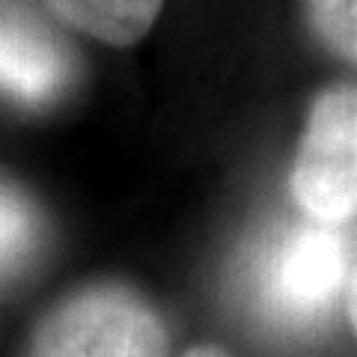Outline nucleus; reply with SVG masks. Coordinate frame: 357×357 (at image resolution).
Masks as SVG:
<instances>
[{"label": "nucleus", "instance_id": "0eeeda50", "mask_svg": "<svg viewBox=\"0 0 357 357\" xmlns=\"http://www.w3.org/2000/svg\"><path fill=\"white\" fill-rule=\"evenodd\" d=\"M321 42L357 63V0H307Z\"/></svg>", "mask_w": 357, "mask_h": 357}, {"label": "nucleus", "instance_id": "1a4fd4ad", "mask_svg": "<svg viewBox=\"0 0 357 357\" xmlns=\"http://www.w3.org/2000/svg\"><path fill=\"white\" fill-rule=\"evenodd\" d=\"M188 357H223L218 349H197V351H191Z\"/></svg>", "mask_w": 357, "mask_h": 357}, {"label": "nucleus", "instance_id": "423d86ee", "mask_svg": "<svg viewBox=\"0 0 357 357\" xmlns=\"http://www.w3.org/2000/svg\"><path fill=\"white\" fill-rule=\"evenodd\" d=\"M39 223L24 197L0 182V280L24 268L36 250Z\"/></svg>", "mask_w": 357, "mask_h": 357}, {"label": "nucleus", "instance_id": "20e7f679", "mask_svg": "<svg viewBox=\"0 0 357 357\" xmlns=\"http://www.w3.org/2000/svg\"><path fill=\"white\" fill-rule=\"evenodd\" d=\"M72 75L60 36L24 0H0V93L21 105H45Z\"/></svg>", "mask_w": 357, "mask_h": 357}, {"label": "nucleus", "instance_id": "39448f33", "mask_svg": "<svg viewBox=\"0 0 357 357\" xmlns=\"http://www.w3.org/2000/svg\"><path fill=\"white\" fill-rule=\"evenodd\" d=\"M72 27L110 45H131L152 27L161 0H48Z\"/></svg>", "mask_w": 357, "mask_h": 357}, {"label": "nucleus", "instance_id": "6e6552de", "mask_svg": "<svg viewBox=\"0 0 357 357\" xmlns=\"http://www.w3.org/2000/svg\"><path fill=\"white\" fill-rule=\"evenodd\" d=\"M349 312H351V325L357 331V271L351 277V289H349Z\"/></svg>", "mask_w": 357, "mask_h": 357}, {"label": "nucleus", "instance_id": "f03ea898", "mask_svg": "<svg viewBox=\"0 0 357 357\" xmlns=\"http://www.w3.org/2000/svg\"><path fill=\"white\" fill-rule=\"evenodd\" d=\"M24 357H164V328L137 295L96 286L63 301Z\"/></svg>", "mask_w": 357, "mask_h": 357}, {"label": "nucleus", "instance_id": "7ed1b4c3", "mask_svg": "<svg viewBox=\"0 0 357 357\" xmlns=\"http://www.w3.org/2000/svg\"><path fill=\"white\" fill-rule=\"evenodd\" d=\"M292 194L310 218L345 223L357 215V89L337 86L312 105Z\"/></svg>", "mask_w": 357, "mask_h": 357}, {"label": "nucleus", "instance_id": "f257e3e1", "mask_svg": "<svg viewBox=\"0 0 357 357\" xmlns=\"http://www.w3.org/2000/svg\"><path fill=\"white\" fill-rule=\"evenodd\" d=\"M351 256L354 241L342 223L316 218L283 223L256 248L248 265V304L274 331H316L349 283Z\"/></svg>", "mask_w": 357, "mask_h": 357}]
</instances>
